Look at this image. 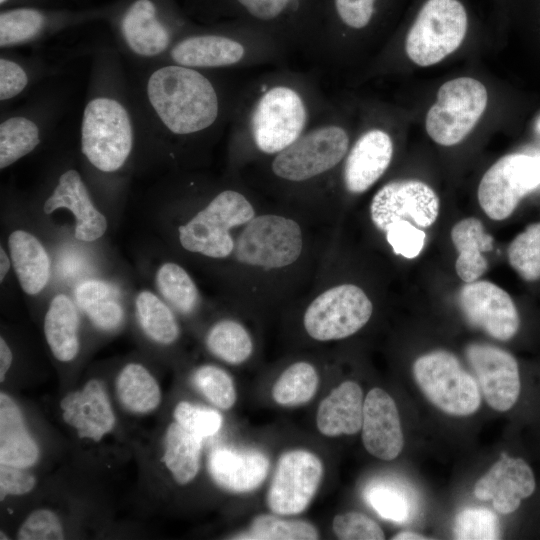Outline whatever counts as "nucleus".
<instances>
[{
    "label": "nucleus",
    "mask_w": 540,
    "mask_h": 540,
    "mask_svg": "<svg viewBox=\"0 0 540 540\" xmlns=\"http://www.w3.org/2000/svg\"><path fill=\"white\" fill-rule=\"evenodd\" d=\"M172 415L175 422L203 439L216 435L223 425V417L218 410L185 400L175 405Z\"/></svg>",
    "instance_id": "46"
},
{
    "label": "nucleus",
    "mask_w": 540,
    "mask_h": 540,
    "mask_svg": "<svg viewBox=\"0 0 540 540\" xmlns=\"http://www.w3.org/2000/svg\"><path fill=\"white\" fill-rule=\"evenodd\" d=\"M156 287L164 300L178 313L188 316L201 302L199 289L191 275L178 263H162L155 274Z\"/></svg>",
    "instance_id": "38"
},
{
    "label": "nucleus",
    "mask_w": 540,
    "mask_h": 540,
    "mask_svg": "<svg viewBox=\"0 0 540 540\" xmlns=\"http://www.w3.org/2000/svg\"><path fill=\"white\" fill-rule=\"evenodd\" d=\"M334 102L323 93L314 75L286 68L243 84L228 127L232 173L286 149Z\"/></svg>",
    "instance_id": "2"
},
{
    "label": "nucleus",
    "mask_w": 540,
    "mask_h": 540,
    "mask_svg": "<svg viewBox=\"0 0 540 540\" xmlns=\"http://www.w3.org/2000/svg\"><path fill=\"white\" fill-rule=\"evenodd\" d=\"M412 370L425 397L444 413L468 416L478 410V385L452 353L437 350L424 354L416 359Z\"/></svg>",
    "instance_id": "13"
},
{
    "label": "nucleus",
    "mask_w": 540,
    "mask_h": 540,
    "mask_svg": "<svg viewBox=\"0 0 540 540\" xmlns=\"http://www.w3.org/2000/svg\"><path fill=\"white\" fill-rule=\"evenodd\" d=\"M252 190V186L235 173L216 186L207 202L178 227L181 247L213 260L230 258L235 249L236 230L259 211Z\"/></svg>",
    "instance_id": "11"
},
{
    "label": "nucleus",
    "mask_w": 540,
    "mask_h": 540,
    "mask_svg": "<svg viewBox=\"0 0 540 540\" xmlns=\"http://www.w3.org/2000/svg\"><path fill=\"white\" fill-rule=\"evenodd\" d=\"M319 533L314 525L301 520H284L270 514L256 516L247 532L232 539L245 540H315Z\"/></svg>",
    "instance_id": "40"
},
{
    "label": "nucleus",
    "mask_w": 540,
    "mask_h": 540,
    "mask_svg": "<svg viewBox=\"0 0 540 540\" xmlns=\"http://www.w3.org/2000/svg\"><path fill=\"white\" fill-rule=\"evenodd\" d=\"M205 346L214 357L231 365L244 363L254 349L247 328L232 318L220 319L210 326L205 335Z\"/></svg>",
    "instance_id": "37"
},
{
    "label": "nucleus",
    "mask_w": 540,
    "mask_h": 540,
    "mask_svg": "<svg viewBox=\"0 0 540 540\" xmlns=\"http://www.w3.org/2000/svg\"><path fill=\"white\" fill-rule=\"evenodd\" d=\"M308 243L303 223L293 214L259 210L237 231L231 257L244 279L277 278L301 263Z\"/></svg>",
    "instance_id": "10"
},
{
    "label": "nucleus",
    "mask_w": 540,
    "mask_h": 540,
    "mask_svg": "<svg viewBox=\"0 0 540 540\" xmlns=\"http://www.w3.org/2000/svg\"><path fill=\"white\" fill-rule=\"evenodd\" d=\"M66 528L60 514L47 507L31 511L17 528L19 540H57L66 538Z\"/></svg>",
    "instance_id": "47"
},
{
    "label": "nucleus",
    "mask_w": 540,
    "mask_h": 540,
    "mask_svg": "<svg viewBox=\"0 0 540 540\" xmlns=\"http://www.w3.org/2000/svg\"><path fill=\"white\" fill-rule=\"evenodd\" d=\"M440 200L436 191L417 178H395L385 182L374 193L370 205V219L381 232L400 220H409L427 228L437 220Z\"/></svg>",
    "instance_id": "17"
},
{
    "label": "nucleus",
    "mask_w": 540,
    "mask_h": 540,
    "mask_svg": "<svg viewBox=\"0 0 540 540\" xmlns=\"http://www.w3.org/2000/svg\"><path fill=\"white\" fill-rule=\"evenodd\" d=\"M476 23L466 0H417L356 79L435 67L472 44Z\"/></svg>",
    "instance_id": "4"
},
{
    "label": "nucleus",
    "mask_w": 540,
    "mask_h": 540,
    "mask_svg": "<svg viewBox=\"0 0 540 540\" xmlns=\"http://www.w3.org/2000/svg\"><path fill=\"white\" fill-rule=\"evenodd\" d=\"M323 476L319 457L303 449L285 452L278 460L267 492V506L277 515H296L307 509Z\"/></svg>",
    "instance_id": "18"
},
{
    "label": "nucleus",
    "mask_w": 540,
    "mask_h": 540,
    "mask_svg": "<svg viewBox=\"0 0 540 540\" xmlns=\"http://www.w3.org/2000/svg\"><path fill=\"white\" fill-rule=\"evenodd\" d=\"M46 343L61 363L73 361L80 351V315L77 304L59 293L49 302L43 322Z\"/></svg>",
    "instance_id": "30"
},
{
    "label": "nucleus",
    "mask_w": 540,
    "mask_h": 540,
    "mask_svg": "<svg viewBox=\"0 0 540 540\" xmlns=\"http://www.w3.org/2000/svg\"><path fill=\"white\" fill-rule=\"evenodd\" d=\"M61 422L77 440L100 445L117 430V414L102 379L90 378L66 392L58 404Z\"/></svg>",
    "instance_id": "16"
},
{
    "label": "nucleus",
    "mask_w": 540,
    "mask_h": 540,
    "mask_svg": "<svg viewBox=\"0 0 540 540\" xmlns=\"http://www.w3.org/2000/svg\"><path fill=\"white\" fill-rule=\"evenodd\" d=\"M312 0H227L232 22L264 30L290 50L302 47Z\"/></svg>",
    "instance_id": "19"
},
{
    "label": "nucleus",
    "mask_w": 540,
    "mask_h": 540,
    "mask_svg": "<svg viewBox=\"0 0 540 540\" xmlns=\"http://www.w3.org/2000/svg\"><path fill=\"white\" fill-rule=\"evenodd\" d=\"M8 248L21 289L31 296L39 294L48 284L51 272L44 245L32 233L17 229L9 235Z\"/></svg>",
    "instance_id": "31"
},
{
    "label": "nucleus",
    "mask_w": 540,
    "mask_h": 540,
    "mask_svg": "<svg viewBox=\"0 0 540 540\" xmlns=\"http://www.w3.org/2000/svg\"><path fill=\"white\" fill-rule=\"evenodd\" d=\"M509 264L525 281L540 278V222L529 225L510 243Z\"/></svg>",
    "instance_id": "42"
},
{
    "label": "nucleus",
    "mask_w": 540,
    "mask_h": 540,
    "mask_svg": "<svg viewBox=\"0 0 540 540\" xmlns=\"http://www.w3.org/2000/svg\"><path fill=\"white\" fill-rule=\"evenodd\" d=\"M11 257L8 256L3 247L0 248V281L3 282L11 267Z\"/></svg>",
    "instance_id": "52"
},
{
    "label": "nucleus",
    "mask_w": 540,
    "mask_h": 540,
    "mask_svg": "<svg viewBox=\"0 0 540 540\" xmlns=\"http://www.w3.org/2000/svg\"><path fill=\"white\" fill-rule=\"evenodd\" d=\"M458 301L466 320L492 338L507 341L517 333L520 326L517 308L498 285L486 280L465 283Z\"/></svg>",
    "instance_id": "20"
},
{
    "label": "nucleus",
    "mask_w": 540,
    "mask_h": 540,
    "mask_svg": "<svg viewBox=\"0 0 540 540\" xmlns=\"http://www.w3.org/2000/svg\"><path fill=\"white\" fill-rule=\"evenodd\" d=\"M51 101L31 104L2 117L0 168L4 170L32 153L42 142L55 116Z\"/></svg>",
    "instance_id": "23"
},
{
    "label": "nucleus",
    "mask_w": 540,
    "mask_h": 540,
    "mask_svg": "<svg viewBox=\"0 0 540 540\" xmlns=\"http://www.w3.org/2000/svg\"><path fill=\"white\" fill-rule=\"evenodd\" d=\"M394 1L312 0L301 48L332 68L362 70L392 34Z\"/></svg>",
    "instance_id": "6"
},
{
    "label": "nucleus",
    "mask_w": 540,
    "mask_h": 540,
    "mask_svg": "<svg viewBox=\"0 0 540 540\" xmlns=\"http://www.w3.org/2000/svg\"><path fill=\"white\" fill-rule=\"evenodd\" d=\"M451 240L459 253L455 262L459 278L465 283L478 280L488 268L482 253L493 248V237L479 219L468 217L452 227Z\"/></svg>",
    "instance_id": "33"
},
{
    "label": "nucleus",
    "mask_w": 540,
    "mask_h": 540,
    "mask_svg": "<svg viewBox=\"0 0 540 540\" xmlns=\"http://www.w3.org/2000/svg\"><path fill=\"white\" fill-rule=\"evenodd\" d=\"M319 376L315 367L306 361L288 366L272 388L274 401L282 406L294 407L307 403L318 389Z\"/></svg>",
    "instance_id": "39"
},
{
    "label": "nucleus",
    "mask_w": 540,
    "mask_h": 540,
    "mask_svg": "<svg viewBox=\"0 0 540 540\" xmlns=\"http://www.w3.org/2000/svg\"><path fill=\"white\" fill-rule=\"evenodd\" d=\"M290 49L278 38L239 22L190 28L157 62H168L206 71H232L278 63Z\"/></svg>",
    "instance_id": "8"
},
{
    "label": "nucleus",
    "mask_w": 540,
    "mask_h": 540,
    "mask_svg": "<svg viewBox=\"0 0 540 540\" xmlns=\"http://www.w3.org/2000/svg\"><path fill=\"white\" fill-rule=\"evenodd\" d=\"M384 233L388 244L396 255L413 259L424 248L425 232L409 220H400L391 224Z\"/></svg>",
    "instance_id": "49"
},
{
    "label": "nucleus",
    "mask_w": 540,
    "mask_h": 540,
    "mask_svg": "<svg viewBox=\"0 0 540 540\" xmlns=\"http://www.w3.org/2000/svg\"><path fill=\"white\" fill-rule=\"evenodd\" d=\"M362 442L374 457L391 461L401 453L404 437L393 398L381 388L371 389L364 400Z\"/></svg>",
    "instance_id": "25"
},
{
    "label": "nucleus",
    "mask_w": 540,
    "mask_h": 540,
    "mask_svg": "<svg viewBox=\"0 0 540 540\" xmlns=\"http://www.w3.org/2000/svg\"><path fill=\"white\" fill-rule=\"evenodd\" d=\"M53 30L47 15L36 8L20 7L0 14L2 50L33 44Z\"/></svg>",
    "instance_id": "36"
},
{
    "label": "nucleus",
    "mask_w": 540,
    "mask_h": 540,
    "mask_svg": "<svg viewBox=\"0 0 540 540\" xmlns=\"http://www.w3.org/2000/svg\"><path fill=\"white\" fill-rule=\"evenodd\" d=\"M67 209L75 218L74 236L83 242L101 238L108 227L106 217L96 208L80 172L72 167L59 173L50 194L43 203V212L51 214Z\"/></svg>",
    "instance_id": "22"
},
{
    "label": "nucleus",
    "mask_w": 540,
    "mask_h": 540,
    "mask_svg": "<svg viewBox=\"0 0 540 540\" xmlns=\"http://www.w3.org/2000/svg\"><path fill=\"white\" fill-rule=\"evenodd\" d=\"M191 380L195 388L214 407L228 410L236 402V389L232 377L222 368L204 364L192 373Z\"/></svg>",
    "instance_id": "41"
},
{
    "label": "nucleus",
    "mask_w": 540,
    "mask_h": 540,
    "mask_svg": "<svg viewBox=\"0 0 540 540\" xmlns=\"http://www.w3.org/2000/svg\"><path fill=\"white\" fill-rule=\"evenodd\" d=\"M373 303L365 290L353 283H337L319 289L303 312L305 332L319 342L345 339L370 320Z\"/></svg>",
    "instance_id": "12"
},
{
    "label": "nucleus",
    "mask_w": 540,
    "mask_h": 540,
    "mask_svg": "<svg viewBox=\"0 0 540 540\" xmlns=\"http://www.w3.org/2000/svg\"><path fill=\"white\" fill-rule=\"evenodd\" d=\"M365 497L378 515L388 521L404 523L412 513L413 504L407 491L391 482L372 483Z\"/></svg>",
    "instance_id": "43"
},
{
    "label": "nucleus",
    "mask_w": 540,
    "mask_h": 540,
    "mask_svg": "<svg viewBox=\"0 0 540 540\" xmlns=\"http://www.w3.org/2000/svg\"><path fill=\"white\" fill-rule=\"evenodd\" d=\"M118 52L99 49L93 58L80 122V151L98 173L123 170L138 143L129 77Z\"/></svg>",
    "instance_id": "5"
},
{
    "label": "nucleus",
    "mask_w": 540,
    "mask_h": 540,
    "mask_svg": "<svg viewBox=\"0 0 540 540\" xmlns=\"http://www.w3.org/2000/svg\"><path fill=\"white\" fill-rule=\"evenodd\" d=\"M113 390L122 410L136 417L151 415L163 400L157 378L140 362H128L121 367L115 377Z\"/></svg>",
    "instance_id": "29"
},
{
    "label": "nucleus",
    "mask_w": 540,
    "mask_h": 540,
    "mask_svg": "<svg viewBox=\"0 0 540 540\" xmlns=\"http://www.w3.org/2000/svg\"><path fill=\"white\" fill-rule=\"evenodd\" d=\"M535 130L540 135V116L537 118L535 122Z\"/></svg>",
    "instance_id": "54"
},
{
    "label": "nucleus",
    "mask_w": 540,
    "mask_h": 540,
    "mask_svg": "<svg viewBox=\"0 0 540 540\" xmlns=\"http://www.w3.org/2000/svg\"><path fill=\"white\" fill-rule=\"evenodd\" d=\"M140 68L129 77L138 142L180 159L212 146L228 130L242 86L228 72L168 62Z\"/></svg>",
    "instance_id": "1"
},
{
    "label": "nucleus",
    "mask_w": 540,
    "mask_h": 540,
    "mask_svg": "<svg viewBox=\"0 0 540 540\" xmlns=\"http://www.w3.org/2000/svg\"><path fill=\"white\" fill-rule=\"evenodd\" d=\"M534 489L535 478L530 466L521 458L502 453L499 460L476 482L474 494L479 500H492L497 512L509 514Z\"/></svg>",
    "instance_id": "24"
},
{
    "label": "nucleus",
    "mask_w": 540,
    "mask_h": 540,
    "mask_svg": "<svg viewBox=\"0 0 540 540\" xmlns=\"http://www.w3.org/2000/svg\"><path fill=\"white\" fill-rule=\"evenodd\" d=\"M190 27L162 18L153 0H135L118 24L119 49L140 65L159 61Z\"/></svg>",
    "instance_id": "15"
},
{
    "label": "nucleus",
    "mask_w": 540,
    "mask_h": 540,
    "mask_svg": "<svg viewBox=\"0 0 540 540\" xmlns=\"http://www.w3.org/2000/svg\"><path fill=\"white\" fill-rule=\"evenodd\" d=\"M363 392L355 381H344L319 404L316 425L328 437L354 435L363 422Z\"/></svg>",
    "instance_id": "28"
},
{
    "label": "nucleus",
    "mask_w": 540,
    "mask_h": 540,
    "mask_svg": "<svg viewBox=\"0 0 540 540\" xmlns=\"http://www.w3.org/2000/svg\"><path fill=\"white\" fill-rule=\"evenodd\" d=\"M38 477L32 469L0 464V500L7 497H21L33 492Z\"/></svg>",
    "instance_id": "50"
},
{
    "label": "nucleus",
    "mask_w": 540,
    "mask_h": 540,
    "mask_svg": "<svg viewBox=\"0 0 540 540\" xmlns=\"http://www.w3.org/2000/svg\"><path fill=\"white\" fill-rule=\"evenodd\" d=\"M465 354L489 406L500 412L511 409L520 393L516 359L507 351L489 344H470Z\"/></svg>",
    "instance_id": "21"
},
{
    "label": "nucleus",
    "mask_w": 540,
    "mask_h": 540,
    "mask_svg": "<svg viewBox=\"0 0 540 540\" xmlns=\"http://www.w3.org/2000/svg\"><path fill=\"white\" fill-rule=\"evenodd\" d=\"M207 467L212 480L222 489L248 493L264 482L270 462L259 451L219 446L211 451Z\"/></svg>",
    "instance_id": "26"
},
{
    "label": "nucleus",
    "mask_w": 540,
    "mask_h": 540,
    "mask_svg": "<svg viewBox=\"0 0 540 540\" xmlns=\"http://www.w3.org/2000/svg\"><path fill=\"white\" fill-rule=\"evenodd\" d=\"M413 121V111L392 103L358 98V122L349 150L329 182L328 192L364 194L389 170L398 138Z\"/></svg>",
    "instance_id": "7"
},
{
    "label": "nucleus",
    "mask_w": 540,
    "mask_h": 540,
    "mask_svg": "<svg viewBox=\"0 0 540 540\" xmlns=\"http://www.w3.org/2000/svg\"><path fill=\"white\" fill-rule=\"evenodd\" d=\"M42 70V66L34 62L3 52L0 57V101L7 102L20 96Z\"/></svg>",
    "instance_id": "44"
},
{
    "label": "nucleus",
    "mask_w": 540,
    "mask_h": 540,
    "mask_svg": "<svg viewBox=\"0 0 540 540\" xmlns=\"http://www.w3.org/2000/svg\"><path fill=\"white\" fill-rule=\"evenodd\" d=\"M13 363V352L6 339L0 337V382L3 384Z\"/></svg>",
    "instance_id": "51"
},
{
    "label": "nucleus",
    "mask_w": 540,
    "mask_h": 540,
    "mask_svg": "<svg viewBox=\"0 0 540 540\" xmlns=\"http://www.w3.org/2000/svg\"><path fill=\"white\" fill-rule=\"evenodd\" d=\"M42 451L28 426L19 403L6 391L0 393V464L33 469Z\"/></svg>",
    "instance_id": "27"
},
{
    "label": "nucleus",
    "mask_w": 540,
    "mask_h": 540,
    "mask_svg": "<svg viewBox=\"0 0 540 540\" xmlns=\"http://www.w3.org/2000/svg\"><path fill=\"white\" fill-rule=\"evenodd\" d=\"M357 122L358 98L335 100L331 109L294 143L246 167L254 172L252 185L285 200H323L349 150Z\"/></svg>",
    "instance_id": "3"
},
{
    "label": "nucleus",
    "mask_w": 540,
    "mask_h": 540,
    "mask_svg": "<svg viewBox=\"0 0 540 540\" xmlns=\"http://www.w3.org/2000/svg\"><path fill=\"white\" fill-rule=\"evenodd\" d=\"M7 1H8V0H0V3H1V4H4V3H6Z\"/></svg>",
    "instance_id": "55"
},
{
    "label": "nucleus",
    "mask_w": 540,
    "mask_h": 540,
    "mask_svg": "<svg viewBox=\"0 0 540 540\" xmlns=\"http://www.w3.org/2000/svg\"><path fill=\"white\" fill-rule=\"evenodd\" d=\"M421 124L434 144L459 146L481 128L496 125V84L472 73L447 78L423 109Z\"/></svg>",
    "instance_id": "9"
},
{
    "label": "nucleus",
    "mask_w": 540,
    "mask_h": 540,
    "mask_svg": "<svg viewBox=\"0 0 540 540\" xmlns=\"http://www.w3.org/2000/svg\"><path fill=\"white\" fill-rule=\"evenodd\" d=\"M392 539L393 540H422V539L425 540L428 538L415 532L403 531V532L397 533Z\"/></svg>",
    "instance_id": "53"
},
{
    "label": "nucleus",
    "mask_w": 540,
    "mask_h": 540,
    "mask_svg": "<svg viewBox=\"0 0 540 540\" xmlns=\"http://www.w3.org/2000/svg\"><path fill=\"white\" fill-rule=\"evenodd\" d=\"M453 534L454 538L459 540L499 539V521L489 509L465 508L455 517Z\"/></svg>",
    "instance_id": "45"
},
{
    "label": "nucleus",
    "mask_w": 540,
    "mask_h": 540,
    "mask_svg": "<svg viewBox=\"0 0 540 540\" xmlns=\"http://www.w3.org/2000/svg\"><path fill=\"white\" fill-rule=\"evenodd\" d=\"M135 313L144 335L152 342L169 346L180 337V325L172 307L149 290L140 291L135 298Z\"/></svg>",
    "instance_id": "35"
},
{
    "label": "nucleus",
    "mask_w": 540,
    "mask_h": 540,
    "mask_svg": "<svg viewBox=\"0 0 540 540\" xmlns=\"http://www.w3.org/2000/svg\"><path fill=\"white\" fill-rule=\"evenodd\" d=\"M333 532L343 540H381L385 538L381 527L365 514L346 512L334 517Z\"/></svg>",
    "instance_id": "48"
},
{
    "label": "nucleus",
    "mask_w": 540,
    "mask_h": 540,
    "mask_svg": "<svg viewBox=\"0 0 540 540\" xmlns=\"http://www.w3.org/2000/svg\"><path fill=\"white\" fill-rule=\"evenodd\" d=\"M540 188V151L513 152L500 157L483 174L477 198L493 220L509 217L519 202Z\"/></svg>",
    "instance_id": "14"
},
{
    "label": "nucleus",
    "mask_w": 540,
    "mask_h": 540,
    "mask_svg": "<svg viewBox=\"0 0 540 540\" xmlns=\"http://www.w3.org/2000/svg\"><path fill=\"white\" fill-rule=\"evenodd\" d=\"M203 441L174 420L166 427L161 443V463L176 484L187 485L198 475Z\"/></svg>",
    "instance_id": "32"
},
{
    "label": "nucleus",
    "mask_w": 540,
    "mask_h": 540,
    "mask_svg": "<svg viewBox=\"0 0 540 540\" xmlns=\"http://www.w3.org/2000/svg\"><path fill=\"white\" fill-rule=\"evenodd\" d=\"M75 303L98 329L112 332L124 321V309L110 283L89 279L75 288Z\"/></svg>",
    "instance_id": "34"
}]
</instances>
